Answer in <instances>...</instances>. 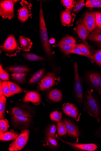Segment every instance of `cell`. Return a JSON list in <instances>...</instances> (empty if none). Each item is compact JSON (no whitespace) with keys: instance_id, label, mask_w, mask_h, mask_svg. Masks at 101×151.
Masks as SVG:
<instances>
[{"instance_id":"cell-1","label":"cell","mask_w":101,"mask_h":151,"mask_svg":"<svg viewBox=\"0 0 101 151\" xmlns=\"http://www.w3.org/2000/svg\"><path fill=\"white\" fill-rule=\"evenodd\" d=\"M85 98L83 110L87 112L91 116L100 122L101 117V107L97 96L92 90L85 92Z\"/></svg>"},{"instance_id":"cell-2","label":"cell","mask_w":101,"mask_h":151,"mask_svg":"<svg viewBox=\"0 0 101 151\" xmlns=\"http://www.w3.org/2000/svg\"><path fill=\"white\" fill-rule=\"evenodd\" d=\"M41 4L39 10L40 33L43 47L47 55L50 57L51 56L52 52Z\"/></svg>"},{"instance_id":"cell-3","label":"cell","mask_w":101,"mask_h":151,"mask_svg":"<svg viewBox=\"0 0 101 151\" xmlns=\"http://www.w3.org/2000/svg\"><path fill=\"white\" fill-rule=\"evenodd\" d=\"M1 48L7 55L9 57L16 56L21 50L15 37L12 34L9 36Z\"/></svg>"},{"instance_id":"cell-4","label":"cell","mask_w":101,"mask_h":151,"mask_svg":"<svg viewBox=\"0 0 101 151\" xmlns=\"http://www.w3.org/2000/svg\"><path fill=\"white\" fill-rule=\"evenodd\" d=\"M74 91L75 97L78 103L80 104L84 102L83 88L82 80L79 76L77 63L74 65Z\"/></svg>"},{"instance_id":"cell-5","label":"cell","mask_w":101,"mask_h":151,"mask_svg":"<svg viewBox=\"0 0 101 151\" xmlns=\"http://www.w3.org/2000/svg\"><path fill=\"white\" fill-rule=\"evenodd\" d=\"M18 1L5 0L0 2V16L4 19L11 20L15 17L14 6Z\"/></svg>"},{"instance_id":"cell-6","label":"cell","mask_w":101,"mask_h":151,"mask_svg":"<svg viewBox=\"0 0 101 151\" xmlns=\"http://www.w3.org/2000/svg\"><path fill=\"white\" fill-rule=\"evenodd\" d=\"M29 131L25 130L23 132L10 146L9 151H18L21 150L26 145L29 138Z\"/></svg>"},{"instance_id":"cell-7","label":"cell","mask_w":101,"mask_h":151,"mask_svg":"<svg viewBox=\"0 0 101 151\" xmlns=\"http://www.w3.org/2000/svg\"><path fill=\"white\" fill-rule=\"evenodd\" d=\"M11 115L12 116H23L31 118L33 116V111L29 106L21 104L12 109Z\"/></svg>"},{"instance_id":"cell-8","label":"cell","mask_w":101,"mask_h":151,"mask_svg":"<svg viewBox=\"0 0 101 151\" xmlns=\"http://www.w3.org/2000/svg\"><path fill=\"white\" fill-rule=\"evenodd\" d=\"M20 8L18 10V19L22 23L25 22L31 16L30 5L28 2L22 1Z\"/></svg>"},{"instance_id":"cell-9","label":"cell","mask_w":101,"mask_h":151,"mask_svg":"<svg viewBox=\"0 0 101 151\" xmlns=\"http://www.w3.org/2000/svg\"><path fill=\"white\" fill-rule=\"evenodd\" d=\"M58 79L52 73H49L41 80L39 89L41 91H45L49 88L57 83Z\"/></svg>"},{"instance_id":"cell-10","label":"cell","mask_w":101,"mask_h":151,"mask_svg":"<svg viewBox=\"0 0 101 151\" xmlns=\"http://www.w3.org/2000/svg\"><path fill=\"white\" fill-rule=\"evenodd\" d=\"M86 79L89 86L98 92L101 89V75L96 73H88Z\"/></svg>"},{"instance_id":"cell-11","label":"cell","mask_w":101,"mask_h":151,"mask_svg":"<svg viewBox=\"0 0 101 151\" xmlns=\"http://www.w3.org/2000/svg\"><path fill=\"white\" fill-rule=\"evenodd\" d=\"M11 119L14 126L20 129L28 128L32 122L31 118L23 116H12Z\"/></svg>"},{"instance_id":"cell-12","label":"cell","mask_w":101,"mask_h":151,"mask_svg":"<svg viewBox=\"0 0 101 151\" xmlns=\"http://www.w3.org/2000/svg\"><path fill=\"white\" fill-rule=\"evenodd\" d=\"M61 140L76 151H95L98 148L97 145L94 144L78 143L68 142L62 139Z\"/></svg>"},{"instance_id":"cell-13","label":"cell","mask_w":101,"mask_h":151,"mask_svg":"<svg viewBox=\"0 0 101 151\" xmlns=\"http://www.w3.org/2000/svg\"><path fill=\"white\" fill-rule=\"evenodd\" d=\"M82 21L90 32H93L96 28L95 12H91L86 13Z\"/></svg>"},{"instance_id":"cell-14","label":"cell","mask_w":101,"mask_h":151,"mask_svg":"<svg viewBox=\"0 0 101 151\" xmlns=\"http://www.w3.org/2000/svg\"><path fill=\"white\" fill-rule=\"evenodd\" d=\"M63 121L66 127L68 135L76 139L78 142L80 134L77 126L74 122L68 119H65Z\"/></svg>"},{"instance_id":"cell-15","label":"cell","mask_w":101,"mask_h":151,"mask_svg":"<svg viewBox=\"0 0 101 151\" xmlns=\"http://www.w3.org/2000/svg\"><path fill=\"white\" fill-rule=\"evenodd\" d=\"M76 30L79 37L84 41L88 37L90 33L83 21L80 19L77 23Z\"/></svg>"},{"instance_id":"cell-16","label":"cell","mask_w":101,"mask_h":151,"mask_svg":"<svg viewBox=\"0 0 101 151\" xmlns=\"http://www.w3.org/2000/svg\"><path fill=\"white\" fill-rule=\"evenodd\" d=\"M22 101L24 102H31L35 105H39L41 101L40 94L34 91L27 93Z\"/></svg>"},{"instance_id":"cell-17","label":"cell","mask_w":101,"mask_h":151,"mask_svg":"<svg viewBox=\"0 0 101 151\" xmlns=\"http://www.w3.org/2000/svg\"><path fill=\"white\" fill-rule=\"evenodd\" d=\"M5 69L9 72L13 73H25L30 72L31 68L27 66L16 65L6 67Z\"/></svg>"},{"instance_id":"cell-18","label":"cell","mask_w":101,"mask_h":151,"mask_svg":"<svg viewBox=\"0 0 101 151\" xmlns=\"http://www.w3.org/2000/svg\"><path fill=\"white\" fill-rule=\"evenodd\" d=\"M19 40L22 49L25 52L29 51L33 44L31 40L28 37L21 35L19 37Z\"/></svg>"},{"instance_id":"cell-19","label":"cell","mask_w":101,"mask_h":151,"mask_svg":"<svg viewBox=\"0 0 101 151\" xmlns=\"http://www.w3.org/2000/svg\"><path fill=\"white\" fill-rule=\"evenodd\" d=\"M89 39L101 48V29H97L92 32L89 36Z\"/></svg>"},{"instance_id":"cell-20","label":"cell","mask_w":101,"mask_h":151,"mask_svg":"<svg viewBox=\"0 0 101 151\" xmlns=\"http://www.w3.org/2000/svg\"><path fill=\"white\" fill-rule=\"evenodd\" d=\"M49 99L55 102L61 101L62 98V92L58 89H56L52 90L49 94Z\"/></svg>"},{"instance_id":"cell-21","label":"cell","mask_w":101,"mask_h":151,"mask_svg":"<svg viewBox=\"0 0 101 151\" xmlns=\"http://www.w3.org/2000/svg\"><path fill=\"white\" fill-rule=\"evenodd\" d=\"M70 13L67 10L62 12L60 14V20L62 24L65 26L69 25L72 20Z\"/></svg>"},{"instance_id":"cell-22","label":"cell","mask_w":101,"mask_h":151,"mask_svg":"<svg viewBox=\"0 0 101 151\" xmlns=\"http://www.w3.org/2000/svg\"><path fill=\"white\" fill-rule=\"evenodd\" d=\"M45 68H42L35 73L31 77L28 83L31 84L37 83L42 78L45 72Z\"/></svg>"},{"instance_id":"cell-23","label":"cell","mask_w":101,"mask_h":151,"mask_svg":"<svg viewBox=\"0 0 101 151\" xmlns=\"http://www.w3.org/2000/svg\"><path fill=\"white\" fill-rule=\"evenodd\" d=\"M18 134L12 132H7L0 134V140L4 141H9L15 139Z\"/></svg>"},{"instance_id":"cell-24","label":"cell","mask_w":101,"mask_h":151,"mask_svg":"<svg viewBox=\"0 0 101 151\" xmlns=\"http://www.w3.org/2000/svg\"><path fill=\"white\" fill-rule=\"evenodd\" d=\"M8 83L12 96L16 94L26 92V91L23 89L18 85L12 81H8Z\"/></svg>"},{"instance_id":"cell-25","label":"cell","mask_w":101,"mask_h":151,"mask_svg":"<svg viewBox=\"0 0 101 151\" xmlns=\"http://www.w3.org/2000/svg\"><path fill=\"white\" fill-rule=\"evenodd\" d=\"M23 56L29 61H44L46 60L45 58L39 56L31 53H25L22 54Z\"/></svg>"},{"instance_id":"cell-26","label":"cell","mask_w":101,"mask_h":151,"mask_svg":"<svg viewBox=\"0 0 101 151\" xmlns=\"http://www.w3.org/2000/svg\"><path fill=\"white\" fill-rule=\"evenodd\" d=\"M76 40L73 37L68 35L64 37L58 44L53 45V47H59L63 44H76Z\"/></svg>"},{"instance_id":"cell-27","label":"cell","mask_w":101,"mask_h":151,"mask_svg":"<svg viewBox=\"0 0 101 151\" xmlns=\"http://www.w3.org/2000/svg\"><path fill=\"white\" fill-rule=\"evenodd\" d=\"M26 75L25 73H13L11 74V77L13 80L21 84L25 82Z\"/></svg>"},{"instance_id":"cell-28","label":"cell","mask_w":101,"mask_h":151,"mask_svg":"<svg viewBox=\"0 0 101 151\" xmlns=\"http://www.w3.org/2000/svg\"><path fill=\"white\" fill-rule=\"evenodd\" d=\"M57 133L60 136H65L68 134L66 127L63 121L57 122Z\"/></svg>"},{"instance_id":"cell-29","label":"cell","mask_w":101,"mask_h":151,"mask_svg":"<svg viewBox=\"0 0 101 151\" xmlns=\"http://www.w3.org/2000/svg\"><path fill=\"white\" fill-rule=\"evenodd\" d=\"M6 102L7 99L4 95L0 97V119H4Z\"/></svg>"},{"instance_id":"cell-30","label":"cell","mask_w":101,"mask_h":151,"mask_svg":"<svg viewBox=\"0 0 101 151\" xmlns=\"http://www.w3.org/2000/svg\"><path fill=\"white\" fill-rule=\"evenodd\" d=\"M76 44H63L60 45V50L65 54L68 55L70 54L71 51L76 47Z\"/></svg>"},{"instance_id":"cell-31","label":"cell","mask_w":101,"mask_h":151,"mask_svg":"<svg viewBox=\"0 0 101 151\" xmlns=\"http://www.w3.org/2000/svg\"><path fill=\"white\" fill-rule=\"evenodd\" d=\"M85 5L89 8H101V0H88L86 1Z\"/></svg>"},{"instance_id":"cell-32","label":"cell","mask_w":101,"mask_h":151,"mask_svg":"<svg viewBox=\"0 0 101 151\" xmlns=\"http://www.w3.org/2000/svg\"><path fill=\"white\" fill-rule=\"evenodd\" d=\"M79 45L84 56L94 60L93 56L92 54L88 47L83 44H80Z\"/></svg>"},{"instance_id":"cell-33","label":"cell","mask_w":101,"mask_h":151,"mask_svg":"<svg viewBox=\"0 0 101 151\" xmlns=\"http://www.w3.org/2000/svg\"><path fill=\"white\" fill-rule=\"evenodd\" d=\"M61 2L67 11L70 12L74 7L75 1L73 0H62Z\"/></svg>"},{"instance_id":"cell-34","label":"cell","mask_w":101,"mask_h":151,"mask_svg":"<svg viewBox=\"0 0 101 151\" xmlns=\"http://www.w3.org/2000/svg\"><path fill=\"white\" fill-rule=\"evenodd\" d=\"M2 87L3 95L7 97L11 96L10 89L7 81L5 80L3 81Z\"/></svg>"},{"instance_id":"cell-35","label":"cell","mask_w":101,"mask_h":151,"mask_svg":"<svg viewBox=\"0 0 101 151\" xmlns=\"http://www.w3.org/2000/svg\"><path fill=\"white\" fill-rule=\"evenodd\" d=\"M84 5V1L83 0L75 1L74 6L73 9V12L75 13H78L82 9Z\"/></svg>"},{"instance_id":"cell-36","label":"cell","mask_w":101,"mask_h":151,"mask_svg":"<svg viewBox=\"0 0 101 151\" xmlns=\"http://www.w3.org/2000/svg\"><path fill=\"white\" fill-rule=\"evenodd\" d=\"M56 125L53 124L50 125L47 129L46 135L47 137H53L57 138L56 135Z\"/></svg>"},{"instance_id":"cell-37","label":"cell","mask_w":101,"mask_h":151,"mask_svg":"<svg viewBox=\"0 0 101 151\" xmlns=\"http://www.w3.org/2000/svg\"><path fill=\"white\" fill-rule=\"evenodd\" d=\"M46 140L47 145L52 148H56L58 146V143L56 137H47Z\"/></svg>"},{"instance_id":"cell-38","label":"cell","mask_w":101,"mask_h":151,"mask_svg":"<svg viewBox=\"0 0 101 151\" xmlns=\"http://www.w3.org/2000/svg\"><path fill=\"white\" fill-rule=\"evenodd\" d=\"M81 115V114L78 108L74 105L69 116L73 118L77 122H78L80 120Z\"/></svg>"},{"instance_id":"cell-39","label":"cell","mask_w":101,"mask_h":151,"mask_svg":"<svg viewBox=\"0 0 101 151\" xmlns=\"http://www.w3.org/2000/svg\"><path fill=\"white\" fill-rule=\"evenodd\" d=\"M74 105L70 103L65 104L62 107L64 113L67 115L70 116Z\"/></svg>"},{"instance_id":"cell-40","label":"cell","mask_w":101,"mask_h":151,"mask_svg":"<svg viewBox=\"0 0 101 151\" xmlns=\"http://www.w3.org/2000/svg\"><path fill=\"white\" fill-rule=\"evenodd\" d=\"M50 118L52 120L59 122L62 118V114L58 111H54L50 114Z\"/></svg>"},{"instance_id":"cell-41","label":"cell","mask_w":101,"mask_h":151,"mask_svg":"<svg viewBox=\"0 0 101 151\" xmlns=\"http://www.w3.org/2000/svg\"><path fill=\"white\" fill-rule=\"evenodd\" d=\"M9 75L7 71L4 70L1 64L0 65V78L2 81H7L9 79Z\"/></svg>"},{"instance_id":"cell-42","label":"cell","mask_w":101,"mask_h":151,"mask_svg":"<svg viewBox=\"0 0 101 151\" xmlns=\"http://www.w3.org/2000/svg\"><path fill=\"white\" fill-rule=\"evenodd\" d=\"M94 60L97 65L101 67V49L97 51L94 55Z\"/></svg>"},{"instance_id":"cell-43","label":"cell","mask_w":101,"mask_h":151,"mask_svg":"<svg viewBox=\"0 0 101 151\" xmlns=\"http://www.w3.org/2000/svg\"><path fill=\"white\" fill-rule=\"evenodd\" d=\"M95 12L97 27L98 29H101V12L97 11Z\"/></svg>"},{"instance_id":"cell-44","label":"cell","mask_w":101,"mask_h":151,"mask_svg":"<svg viewBox=\"0 0 101 151\" xmlns=\"http://www.w3.org/2000/svg\"><path fill=\"white\" fill-rule=\"evenodd\" d=\"M70 53L75 54L84 56L81 52L79 44L76 45V47L72 50Z\"/></svg>"},{"instance_id":"cell-45","label":"cell","mask_w":101,"mask_h":151,"mask_svg":"<svg viewBox=\"0 0 101 151\" xmlns=\"http://www.w3.org/2000/svg\"><path fill=\"white\" fill-rule=\"evenodd\" d=\"M94 135L97 138L101 139V126L95 131Z\"/></svg>"},{"instance_id":"cell-46","label":"cell","mask_w":101,"mask_h":151,"mask_svg":"<svg viewBox=\"0 0 101 151\" xmlns=\"http://www.w3.org/2000/svg\"><path fill=\"white\" fill-rule=\"evenodd\" d=\"M2 80H1L0 81V97L1 96L3 95L2 87Z\"/></svg>"},{"instance_id":"cell-47","label":"cell","mask_w":101,"mask_h":151,"mask_svg":"<svg viewBox=\"0 0 101 151\" xmlns=\"http://www.w3.org/2000/svg\"><path fill=\"white\" fill-rule=\"evenodd\" d=\"M55 39L53 38H52L49 40V42L50 44H54L55 43Z\"/></svg>"},{"instance_id":"cell-48","label":"cell","mask_w":101,"mask_h":151,"mask_svg":"<svg viewBox=\"0 0 101 151\" xmlns=\"http://www.w3.org/2000/svg\"><path fill=\"white\" fill-rule=\"evenodd\" d=\"M97 92L100 95V99L101 101V89L100 90Z\"/></svg>"}]
</instances>
